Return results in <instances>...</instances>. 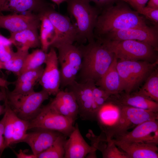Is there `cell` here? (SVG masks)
Masks as SVG:
<instances>
[{
    "label": "cell",
    "instance_id": "6da1fadb",
    "mask_svg": "<svg viewBox=\"0 0 158 158\" xmlns=\"http://www.w3.org/2000/svg\"><path fill=\"white\" fill-rule=\"evenodd\" d=\"M123 2L106 7L99 14L94 29L95 38L112 32L147 25L144 17Z\"/></svg>",
    "mask_w": 158,
    "mask_h": 158
},
{
    "label": "cell",
    "instance_id": "7a4b0ae2",
    "mask_svg": "<svg viewBox=\"0 0 158 158\" xmlns=\"http://www.w3.org/2000/svg\"><path fill=\"white\" fill-rule=\"evenodd\" d=\"M97 40L78 46L82 56L79 72L82 82L91 80L96 83L108 69L115 57L103 42Z\"/></svg>",
    "mask_w": 158,
    "mask_h": 158
},
{
    "label": "cell",
    "instance_id": "3957f363",
    "mask_svg": "<svg viewBox=\"0 0 158 158\" xmlns=\"http://www.w3.org/2000/svg\"><path fill=\"white\" fill-rule=\"evenodd\" d=\"M67 11L77 31L76 41L81 44L95 40L94 31L99 11L88 0H66Z\"/></svg>",
    "mask_w": 158,
    "mask_h": 158
},
{
    "label": "cell",
    "instance_id": "277c9868",
    "mask_svg": "<svg viewBox=\"0 0 158 158\" xmlns=\"http://www.w3.org/2000/svg\"><path fill=\"white\" fill-rule=\"evenodd\" d=\"M117 106L119 115L112 125L102 130L100 135L107 140L112 139L145 121L158 119V113L130 106Z\"/></svg>",
    "mask_w": 158,
    "mask_h": 158
},
{
    "label": "cell",
    "instance_id": "5b68a950",
    "mask_svg": "<svg viewBox=\"0 0 158 158\" xmlns=\"http://www.w3.org/2000/svg\"><path fill=\"white\" fill-rule=\"evenodd\" d=\"M119 60L143 61L154 63L158 61L156 50L142 42L132 40H111L98 37Z\"/></svg>",
    "mask_w": 158,
    "mask_h": 158
},
{
    "label": "cell",
    "instance_id": "8992f818",
    "mask_svg": "<svg viewBox=\"0 0 158 158\" xmlns=\"http://www.w3.org/2000/svg\"><path fill=\"white\" fill-rule=\"evenodd\" d=\"M158 61L151 63L143 61L118 60L116 68L119 75L121 91L133 92L156 69Z\"/></svg>",
    "mask_w": 158,
    "mask_h": 158
},
{
    "label": "cell",
    "instance_id": "52a82bcc",
    "mask_svg": "<svg viewBox=\"0 0 158 158\" xmlns=\"http://www.w3.org/2000/svg\"><path fill=\"white\" fill-rule=\"evenodd\" d=\"M8 104L19 118L30 121L39 112L42 103L49 95L43 90L24 94H13L6 89Z\"/></svg>",
    "mask_w": 158,
    "mask_h": 158
},
{
    "label": "cell",
    "instance_id": "ba28073f",
    "mask_svg": "<svg viewBox=\"0 0 158 158\" xmlns=\"http://www.w3.org/2000/svg\"><path fill=\"white\" fill-rule=\"evenodd\" d=\"M58 52L59 63L61 69L60 86L67 87L76 80L80 70L82 56L78 47L73 44H63L55 47Z\"/></svg>",
    "mask_w": 158,
    "mask_h": 158
},
{
    "label": "cell",
    "instance_id": "9c48e42d",
    "mask_svg": "<svg viewBox=\"0 0 158 158\" xmlns=\"http://www.w3.org/2000/svg\"><path fill=\"white\" fill-rule=\"evenodd\" d=\"M74 123L59 113L49 104L42 106L37 116L29 121L28 130L42 128L58 131L69 137L74 130Z\"/></svg>",
    "mask_w": 158,
    "mask_h": 158
},
{
    "label": "cell",
    "instance_id": "30bf717a",
    "mask_svg": "<svg viewBox=\"0 0 158 158\" xmlns=\"http://www.w3.org/2000/svg\"><path fill=\"white\" fill-rule=\"evenodd\" d=\"M68 87V91L72 92L79 108V115L84 120H96L97 111L93 99L90 81L78 82L74 81Z\"/></svg>",
    "mask_w": 158,
    "mask_h": 158
},
{
    "label": "cell",
    "instance_id": "8fae6325",
    "mask_svg": "<svg viewBox=\"0 0 158 158\" xmlns=\"http://www.w3.org/2000/svg\"><path fill=\"white\" fill-rule=\"evenodd\" d=\"M99 37L111 40H137L158 49L157 26L151 27L146 25L137 27L112 32Z\"/></svg>",
    "mask_w": 158,
    "mask_h": 158
},
{
    "label": "cell",
    "instance_id": "7c38bea8",
    "mask_svg": "<svg viewBox=\"0 0 158 158\" xmlns=\"http://www.w3.org/2000/svg\"><path fill=\"white\" fill-rule=\"evenodd\" d=\"M49 19L56 32L57 38L51 47L63 44H73L76 41V29L70 18L56 11L51 7L44 13Z\"/></svg>",
    "mask_w": 158,
    "mask_h": 158
},
{
    "label": "cell",
    "instance_id": "4fadbf2b",
    "mask_svg": "<svg viewBox=\"0 0 158 158\" xmlns=\"http://www.w3.org/2000/svg\"><path fill=\"white\" fill-rule=\"evenodd\" d=\"M45 67L39 81L42 89L50 95H56L60 90L61 75L59 68L57 54L54 48L51 47L47 53Z\"/></svg>",
    "mask_w": 158,
    "mask_h": 158
},
{
    "label": "cell",
    "instance_id": "5bb4252c",
    "mask_svg": "<svg viewBox=\"0 0 158 158\" xmlns=\"http://www.w3.org/2000/svg\"><path fill=\"white\" fill-rule=\"evenodd\" d=\"M158 119L148 120L137 126L130 132L115 137V140L122 141L143 142L158 143Z\"/></svg>",
    "mask_w": 158,
    "mask_h": 158
},
{
    "label": "cell",
    "instance_id": "9a60e30c",
    "mask_svg": "<svg viewBox=\"0 0 158 158\" xmlns=\"http://www.w3.org/2000/svg\"><path fill=\"white\" fill-rule=\"evenodd\" d=\"M40 24V16L33 13L0 15V28L7 30L10 33L29 28L38 29Z\"/></svg>",
    "mask_w": 158,
    "mask_h": 158
},
{
    "label": "cell",
    "instance_id": "2e32d148",
    "mask_svg": "<svg viewBox=\"0 0 158 158\" xmlns=\"http://www.w3.org/2000/svg\"><path fill=\"white\" fill-rule=\"evenodd\" d=\"M54 6L45 0H0V12H27L40 15Z\"/></svg>",
    "mask_w": 158,
    "mask_h": 158
},
{
    "label": "cell",
    "instance_id": "e0dca14e",
    "mask_svg": "<svg viewBox=\"0 0 158 158\" xmlns=\"http://www.w3.org/2000/svg\"><path fill=\"white\" fill-rule=\"evenodd\" d=\"M68 137L65 143L64 158H84L90 154L95 156L97 150L92 145H89L85 141L81 134L77 123Z\"/></svg>",
    "mask_w": 158,
    "mask_h": 158
},
{
    "label": "cell",
    "instance_id": "ac0fdd59",
    "mask_svg": "<svg viewBox=\"0 0 158 158\" xmlns=\"http://www.w3.org/2000/svg\"><path fill=\"white\" fill-rule=\"evenodd\" d=\"M107 102L115 106L125 105L158 112V102L137 94L122 92L111 95Z\"/></svg>",
    "mask_w": 158,
    "mask_h": 158
},
{
    "label": "cell",
    "instance_id": "d6986e66",
    "mask_svg": "<svg viewBox=\"0 0 158 158\" xmlns=\"http://www.w3.org/2000/svg\"><path fill=\"white\" fill-rule=\"evenodd\" d=\"M37 130L27 133L21 142L27 144L35 156L46 150L53 143L61 133L44 129H37Z\"/></svg>",
    "mask_w": 158,
    "mask_h": 158
},
{
    "label": "cell",
    "instance_id": "ffe728a7",
    "mask_svg": "<svg viewBox=\"0 0 158 158\" xmlns=\"http://www.w3.org/2000/svg\"><path fill=\"white\" fill-rule=\"evenodd\" d=\"M49 104L56 111L74 123L79 115V108L72 92L60 90Z\"/></svg>",
    "mask_w": 158,
    "mask_h": 158
},
{
    "label": "cell",
    "instance_id": "44dd1931",
    "mask_svg": "<svg viewBox=\"0 0 158 158\" xmlns=\"http://www.w3.org/2000/svg\"><path fill=\"white\" fill-rule=\"evenodd\" d=\"M128 158H158V148L156 144L143 142L122 141L112 139Z\"/></svg>",
    "mask_w": 158,
    "mask_h": 158
},
{
    "label": "cell",
    "instance_id": "7402d4cb",
    "mask_svg": "<svg viewBox=\"0 0 158 158\" xmlns=\"http://www.w3.org/2000/svg\"><path fill=\"white\" fill-rule=\"evenodd\" d=\"M117 61L115 56L108 69L95 83L110 95L122 92L120 78L116 68Z\"/></svg>",
    "mask_w": 158,
    "mask_h": 158
},
{
    "label": "cell",
    "instance_id": "603a6c76",
    "mask_svg": "<svg viewBox=\"0 0 158 158\" xmlns=\"http://www.w3.org/2000/svg\"><path fill=\"white\" fill-rule=\"evenodd\" d=\"M87 135L92 145L102 152L103 158H128L125 152L117 148L112 139L107 140L100 135L96 136L91 130Z\"/></svg>",
    "mask_w": 158,
    "mask_h": 158
},
{
    "label": "cell",
    "instance_id": "cb8c5ba5",
    "mask_svg": "<svg viewBox=\"0 0 158 158\" xmlns=\"http://www.w3.org/2000/svg\"><path fill=\"white\" fill-rule=\"evenodd\" d=\"M37 29L29 28L10 33L8 39L16 46L20 45L29 49L38 47L41 43Z\"/></svg>",
    "mask_w": 158,
    "mask_h": 158
},
{
    "label": "cell",
    "instance_id": "d4e9b609",
    "mask_svg": "<svg viewBox=\"0 0 158 158\" xmlns=\"http://www.w3.org/2000/svg\"><path fill=\"white\" fill-rule=\"evenodd\" d=\"M40 38L42 49L47 53L49 47L57 38L56 30L47 16L44 13L40 15Z\"/></svg>",
    "mask_w": 158,
    "mask_h": 158
},
{
    "label": "cell",
    "instance_id": "484cf974",
    "mask_svg": "<svg viewBox=\"0 0 158 158\" xmlns=\"http://www.w3.org/2000/svg\"><path fill=\"white\" fill-rule=\"evenodd\" d=\"M118 115V107L106 102L97 111L96 120L102 130L113 124L117 119Z\"/></svg>",
    "mask_w": 158,
    "mask_h": 158
},
{
    "label": "cell",
    "instance_id": "4316f807",
    "mask_svg": "<svg viewBox=\"0 0 158 158\" xmlns=\"http://www.w3.org/2000/svg\"><path fill=\"white\" fill-rule=\"evenodd\" d=\"M16 48L17 51L14 52L11 59L6 62H1V63L2 69L12 72L18 76L30 49L22 46H16Z\"/></svg>",
    "mask_w": 158,
    "mask_h": 158
},
{
    "label": "cell",
    "instance_id": "83f0119b",
    "mask_svg": "<svg viewBox=\"0 0 158 158\" xmlns=\"http://www.w3.org/2000/svg\"><path fill=\"white\" fill-rule=\"evenodd\" d=\"M137 94L158 102V71L155 69L148 77Z\"/></svg>",
    "mask_w": 158,
    "mask_h": 158
},
{
    "label": "cell",
    "instance_id": "f1b7e54d",
    "mask_svg": "<svg viewBox=\"0 0 158 158\" xmlns=\"http://www.w3.org/2000/svg\"><path fill=\"white\" fill-rule=\"evenodd\" d=\"M67 137L61 134L46 150L37 155V158H63Z\"/></svg>",
    "mask_w": 158,
    "mask_h": 158
},
{
    "label": "cell",
    "instance_id": "f546056e",
    "mask_svg": "<svg viewBox=\"0 0 158 158\" xmlns=\"http://www.w3.org/2000/svg\"><path fill=\"white\" fill-rule=\"evenodd\" d=\"M47 53L42 49H37L29 53L25 59L20 75L25 71L37 69L42 66L45 63Z\"/></svg>",
    "mask_w": 158,
    "mask_h": 158
},
{
    "label": "cell",
    "instance_id": "4dcf8cb0",
    "mask_svg": "<svg viewBox=\"0 0 158 158\" xmlns=\"http://www.w3.org/2000/svg\"><path fill=\"white\" fill-rule=\"evenodd\" d=\"M29 121L20 119L16 115L14 132L11 142V145L20 142L25 137L28 130Z\"/></svg>",
    "mask_w": 158,
    "mask_h": 158
},
{
    "label": "cell",
    "instance_id": "1f68e13d",
    "mask_svg": "<svg viewBox=\"0 0 158 158\" xmlns=\"http://www.w3.org/2000/svg\"><path fill=\"white\" fill-rule=\"evenodd\" d=\"M90 81L94 104L97 112L107 102L110 95L100 87H97L94 81Z\"/></svg>",
    "mask_w": 158,
    "mask_h": 158
},
{
    "label": "cell",
    "instance_id": "d6a6232c",
    "mask_svg": "<svg viewBox=\"0 0 158 158\" xmlns=\"http://www.w3.org/2000/svg\"><path fill=\"white\" fill-rule=\"evenodd\" d=\"M44 68L41 66L40 67L32 70L25 71L18 76L15 83H19L25 82L39 81Z\"/></svg>",
    "mask_w": 158,
    "mask_h": 158
},
{
    "label": "cell",
    "instance_id": "836d02e7",
    "mask_svg": "<svg viewBox=\"0 0 158 158\" xmlns=\"http://www.w3.org/2000/svg\"><path fill=\"white\" fill-rule=\"evenodd\" d=\"M37 82H25L15 83L13 90L10 92L13 94H24L29 93L34 91V87Z\"/></svg>",
    "mask_w": 158,
    "mask_h": 158
},
{
    "label": "cell",
    "instance_id": "e575fe53",
    "mask_svg": "<svg viewBox=\"0 0 158 158\" xmlns=\"http://www.w3.org/2000/svg\"><path fill=\"white\" fill-rule=\"evenodd\" d=\"M153 23L156 26L158 23V8L145 6L138 12Z\"/></svg>",
    "mask_w": 158,
    "mask_h": 158
},
{
    "label": "cell",
    "instance_id": "d590c367",
    "mask_svg": "<svg viewBox=\"0 0 158 158\" xmlns=\"http://www.w3.org/2000/svg\"><path fill=\"white\" fill-rule=\"evenodd\" d=\"M11 45L9 44L0 45V61L1 62H7L12 57L14 52Z\"/></svg>",
    "mask_w": 158,
    "mask_h": 158
},
{
    "label": "cell",
    "instance_id": "8d00e7d4",
    "mask_svg": "<svg viewBox=\"0 0 158 158\" xmlns=\"http://www.w3.org/2000/svg\"><path fill=\"white\" fill-rule=\"evenodd\" d=\"M138 13L145 6L149 0H124Z\"/></svg>",
    "mask_w": 158,
    "mask_h": 158
},
{
    "label": "cell",
    "instance_id": "74e56055",
    "mask_svg": "<svg viewBox=\"0 0 158 158\" xmlns=\"http://www.w3.org/2000/svg\"><path fill=\"white\" fill-rule=\"evenodd\" d=\"M5 118L6 116L4 114L3 117L0 121V157L4 150V132Z\"/></svg>",
    "mask_w": 158,
    "mask_h": 158
},
{
    "label": "cell",
    "instance_id": "f35d334b",
    "mask_svg": "<svg viewBox=\"0 0 158 158\" xmlns=\"http://www.w3.org/2000/svg\"><path fill=\"white\" fill-rule=\"evenodd\" d=\"M90 2H94L98 7H105L112 5L114 3L125 2L124 0H88Z\"/></svg>",
    "mask_w": 158,
    "mask_h": 158
},
{
    "label": "cell",
    "instance_id": "ab89813d",
    "mask_svg": "<svg viewBox=\"0 0 158 158\" xmlns=\"http://www.w3.org/2000/svg\"><path fill=\"white\" fill-rule=\"evenodd\" d=\"M16 155L18 158H37L36 156L34 154H27L23 152L21 150H20L18 153L16 154Z\"/></svg>",
    "mask_w": 158,
    "mask_h": 158
},
{
    "label": "cell",
    "instance_id": "60d3db41",
    "mask_svg": "<svg viewBox=\"0 0 158 158\" xmlns=\"http://www.w3.org/2000/svg\"><path fill=\"white\" fill-rule=\"evenodd\" d=\"M15 82H11L2 78H0V87L8 89V87L10 85L14 84Z\"/></svg>",
    "mask_w": 158,
    "mask_h": 158
},
{
    "label": "cell",
    "instance_id": "b9f144b4",
    "mask_svg": "<svg viewBox=\"0 0 158 158\" xmlns=\"http://www.w3.org/2000/svg\"><path fill=\"white\" fill-rule=\"evenodd\" d=\"M146 6L151 8H158V0H149Z\"/></svg>",
    "mask_w": 158,
    "mask_h": 158
},
{
    "label": "cell",
    "instance_id": "7bdbcfd3",
    "mask_svg": "<svg viewBox=\"0 0 158 158\" xmlns=\"http://www.w3.org/2000/svg\"><path fill=\"white\" fill-rule=\"evenodd\" d=\"M12 44L8 38H7L0 35V45L2 44Z\"/></svg>",
    "mask_w": 158,
    "mask_h": 158
},
{
    "label": "cell",
    "instance_id": "ee69618b",
    "mask_svg": "<svg viewBox=\"0 0 158 158\" xmlns=\"http://www.w3.org/2000/svg\"><path fill=\"white\" fill-rule=\"evenodd\" d=\"M1 90L0 91V102L1 101H4L6 97V89L4 87H1Z\"/></svg>",
    "mask_w": 158,
    "mask_h": 158
},
{
    "label": "cell",
    "instance_id": "f6af8a7d",
    "mask_svg": "<svg viewBox=\"0 0 158 158\" xmlns=\"http://www.w3.org/2000/svg\"><path fill=\"white\" fill-rule=\"evenodd\" d=\"M6 111V107L4 104L3 105L0 104V116L4 114Z\"/></svg>",
    "mask_w": 158,
    "mask_h": 158
},
{
    "label": "cell",
    "instance_id": "bcb514c9",
    "mask_svg": "<svg viewBox=\"0 0 158 158\" xmlns=\"http://www.w3.org/2000/svg\"><path fill=\"white\" fill-rule=\"evenodd\" d=\"M56 4L58 6H59L62 3L66 2V0H51Z\"/></svg>",
    "mask_w": 158,
    "mask_h": 158
},
{
    "label": "cell",
    "instance_id": "7dc6e473",
    "mask_svg": "<svg viewBox=\"0 0 158 158\" xmlns=\"http://www.w3.org/2000/svg\"><path fill=\"white\" fill-rule=\"evenodd\" d=\"M2 69L1 61H0V69Z\"/></svg>",
    "mask_w": 158,
    "mask_h": 158
}]
</instances>
